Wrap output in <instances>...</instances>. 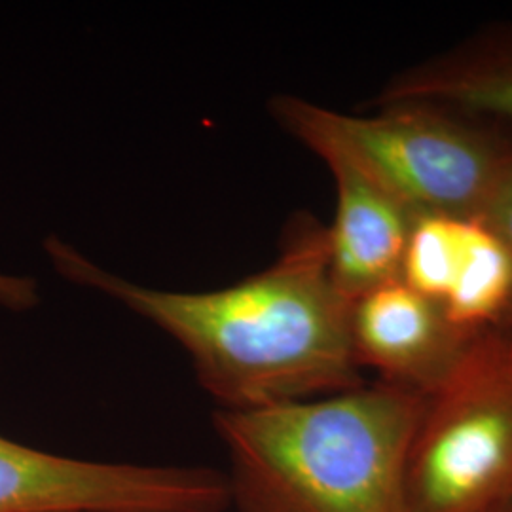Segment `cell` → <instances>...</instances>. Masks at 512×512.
<instances>
[{
    "mask_svg": "<svg viewBox=\"0 0 512 512\" xmlns=\"http://www.w3.org/2000/svg\"><path fill=\"white\" fill-rule=\"evenodd\" d=\"M55 272L107 294L165 330L190 355L220 410L317 399L365 384L351 346V300L329 270L327 226L300 213L266 270L207 293L150 289L112 274L57 236Z\"/></svg>",
    "mask_w": 512,
    "mask_h": 512,
    "instance_id": "1",
    "label": "cell"
},
{
    "mask_svg": "<svg viewBox=\"0 0 512 512\" xmlns=\"http://www.w3.org/2000/svg\"><path fill=\"white\" fill-rule=\"evenodd\" d=\"M423 395L376 380L317 399L219 410L238 512H412L410 442Z\"/></svg>",
    "mask_w": 512,
    "mask_h": 512,
    "instance_id": "2",
    "label": "cell"
},
{
    "mask_svg": "<svg viewBox=\"0 0 512 512\" xmlns=\"http://www.w3.org/2000/svg\"><path fill=\"white\" fill-rule=\"evenodd\" d=\"M270 109L296 141L317 156L344 158L414 217H480L512 162L511 139L427 105L342 114L279 95Z\"/></svg>",
    "mask_w": 512,
    "mask_h": 512,
    "instance_id": "3",
    "label": "cell"
},
{
    "mask_svg": "<svg viewBox=\"0 0 512 512\" xmlns=\"http://www.w3.org/2000/svg\"><path fill=\"white\" fill-rule=\"evenodd\" d=\"M412 512H490L512 503V329L476 334L423 395L408 450Z\"/></svg>",
    "mask_w": 512,
    "mask_h": 512,
    "instance_id": "4",
    "label": "cell"
},
{
    "mask_svg": "<svg viewBox=\"0 0 512 512\" xmlns=\"http://www.w3.org/2000/svg\"><path fill=\"white\" fill-rule=\"evenodd\" d=\"M226 475L65 458L0 437V512H224Z\"/></svg>",
    "mask_w": 512,
    "mask_h": 512,
    "instance_id": "5",
    "label": "cell"
},
{
    "mask_svg": "<svg viewBox=\"0 0 512 512\" xmlns=\"http://www.w3.org/2000/svg\"><path fill=\"white\" fill-rule=\"evenodd\" d=\"M475 336L459 330L437 302L395 281L351 304V346L359 368L427 395Z\"/></svg>",
    "mask_w": 512,
    "mask_h": 512,
    "instance_id": "6",
    "label": "cell"
},
{
    "mask_svg": "<svg viewBox=\"0 0 512 512\" xmlns=\"http://www.w3.org/2000/svg\"><path fill=\"white\" fill-rule=\"evenodd\" d=\"M336 183V213L327 226L330 277L348 300L401 281L414 217L357 167L336 154L319 156Z\"/></svg>",
    "mask_w": 512,
    "mask_h": 512,
    "instance_id": "7",
    "label": "cell"
},
{
    "mask_svg": "<svg viewBox=\"0 0 512 512\" xmlns=\"http://www.w3.org/2000/svg\"><path fill=\"white\" fill-rule=\"evenodd\" d=\"M427 105L512 124V29L473 38L395 74L374 107Z\"/></svg>",
    "mask_w": 512,
    "mask_h": 512,
    "instance_id": "8",
    "label": "cell"
},
{
    "mask_svg": "<svg viewBox=\"0 0 512 512\" xmlns=\"http://www.w3.org/2000/svg\"><path fill=\"white\" fill-rule=\"evenodd\" d=\"M440 308L471 336L512 329L511 251L480 217L467 220L458 272Z\"/></svg>",
    "mask_w": 512,
    "mask_h": 512,
    "instance_id": "9",
    "label": "cell"
},
{
    "mask_svg": "<svg viewBox=\"0 0 512 512\" xmlns=\"http://www.w3.org/2000/svg\"><path fill=\"white\" fill-rule=\"evenodd\" d=\"M469 219L473 217L423 215L414 220L404 251V285L439 306L446 300L458 272Z\"/></svg>",
    "mask_w": 512,
    "mask_h": 512,
    "instance_id": "10",
    "label": "cell"
},
{
    "mask_svg": "<svg viewBox=\"0 0 512 512\" xmlns=\"http://www.w3.org/2000/svg\"><path fill=\"white\" fill-rule=\"evenodd\" d=\"M480 219L503 239L512 255V162L495 186L494 194L486 203Z\"/></svg>",
    "mask_w": 512,
    "mask_h": 512,
    "instance_id": "11",
    "label": "cell"
},
{
    "mask_svg": "<svg viewBox=\"0 0 512 512\" xmlns=\"http://www.w3.org/2000/svg\"><path fill=\"white\" fill-rule=\"evenodd\" d=\"M40 289L37 279L29 275L6 274L0 270V308L29 311L37 308Z\"/></svg>",
    "mask_w": 512,
    "mask_h": 512,
    "instance_id": "12",
    "label": "cell"
},
{
    "mask_svg": "<svg viewBox=\"0 0 512 512\" xmlns=\"http://www.w3.org/2000/svg\"><path fill=\"white\" fill-rule=\"evenodd\" d=\"M490 512H512V503L511 505H505V507H499V509H495V511Z\"/></svg>",
    "mask_w": 512,
    "mask_h": 512,
    "instance_id": "13",
    "label": "cell"
}]
</instances>
